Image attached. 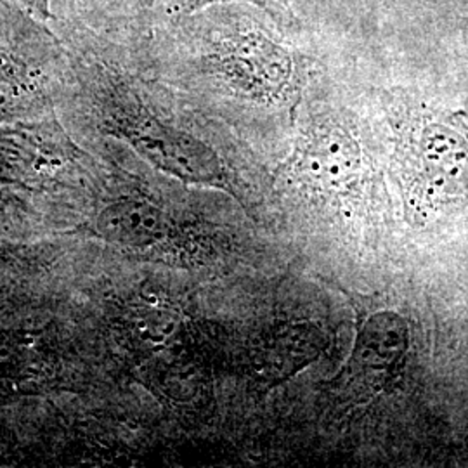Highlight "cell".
Wrapping results in <instances>:
<instances>
[{
	"mask_svg": "<svg viewBox=\"0 0 468 468\" xmlns=\"http://www.w3.org/2000/svg\"><path fill=\"white\" fill-rule=\"evenodd\" d=\"M387 122L392 162L411 220H427L468 205L465 113L394 90Z\"/></svg>",
	"mask_w": 468,
	"mask_h": 468,
	"instance_id": "2",
	"label": "cell"
},
{
	"mask_svg": "<svg viewBox=\"0 0 468 468\" xmlns=\"http://www.w3.org/2000/svg\"><path fill=\"white\" fill-rule=\"evenodd\" d=\"M38 21L48 23L50 19H54L50 13V4L52 0H19Z\"/></svg>",
	"mask_w": 468,
	"mask_h": 468,
	"instance_id": "6",
	"label": "cell"
},
{
	"mask_svg": "<svg viewBox=\"0 0 468 468\" xmlns=\"http://www.w3.org/2000/svg\"><path fill=\"white\" fill-rule=\"evenodd\" d=\"M101 229L127 245H146L162 233V218L146 203H117L101 218Z\"/></svg>",
	"mask_w": 468,
	"mask_h": 468,
	"instance_id": "4",
	"label": "cell"
},
{
	"mask_svg": "<svg viewBox=\"0 0 468 468\" xmlns=\"http://www.w3.org/2000/svg\"><path fill=\"white\" fill-rule=\"evenodd\" d=\"M249 4H214L177 23V46L218 92L264 108L297 100L311 59L283 38L271 19Z\"/></svg>",
	"mask_w": 468,
	"mask_h": 468,
	"instance_id": "1",
	"label": "cell"
},
{
	"mask_svg": "<svg viewBox=\"0 0 468 468\" xmlns=\"http://www.w3.org/2000/svg\"><path fill=\"white\" fill-rule=\"evenodd\" d=\"M104 84V80L100 79ZM110 92L106 106L118 133L125 135L137 151L146 154L158 167L187 179H214L218 177V162L216 153L200 139L172 125L160 117V113L143 104L125 84H118L110 77L106 84Z\"/></svg>",
	"mask_w": 468,
	"mask_h": 468,
	"instance_id": "3",
	"label": "cell"
},
{
	"mask_svg": "<svg viewBox=\"0 0 468 468\" xmlns=\"http://www.w3.org/2000/svg\"><path fill=\"white\" fill-rule=\"evenodd\" d=\"M249 4L251 7L259 9L283 32L297 30L299 19L295 16V11L292 7V0H172L168 4V15L170 16H186L195 11H200L207 5L214 4Z\"/></svg>",
	"mask_w": 468,
	"mask_h": 468,
	"instance_id": "5",
	"label": "cell"
}]
</instances>
